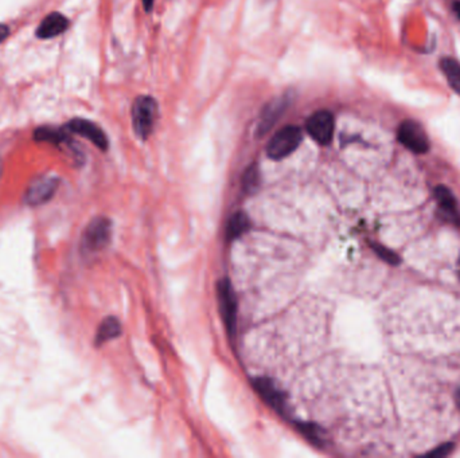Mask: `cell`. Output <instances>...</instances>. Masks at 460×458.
<instances>
[{"instance_id": "obj_15", "label": "cell", "mask_w": 460, "mask_h": 458, "mask_svg": "<svg viewBox=\"0 0 460 458\" xmlns=\"http://www.w3.org/2000/svg\"><path fill=\"white\" fill-rule=\"evenodd\" d=\"M440 67L447 78L449 87L460 96V63L452 58H443Z\"/></svg>"}, {"instance_id": "obj_1", "label": "cell", "mask_w": 460, "mask_h": 458, "mask_svg": "<svg viewBox=\"0 0 460 458\" xmlns=\"http://www.w3.org/2000/svg\"><path fill=\"white\" fill-rule=\"evenodd\" d=\"M112 236V223L108 218L99 217L89 223L81 238V253L84 256L96 254L108 246Z\"/></svg>"}, {"instance_id": "obj_6", "label": "cell", "mask_w": 460, "mask_h": 458, "mask_svg": "<svg viewBox=\"0 0 460 458\" xmlns=\"http://www.w3.org/2000/svg\"><path fill=\"white\" fill-rule=\"evenodd\" d=\"M400 143L414 153H425L429 149V141L422 125L407 120L400 125L397 132Z\"/></svg>"}, {"instance_id": "obj_5", "label": "cell", "mask_w": 460, "mask_h": 458, "mask_svg": "<svg viewBox=\"0 0 460 458\" xmlns=\"http://www.w3.org/2000/svg\"><path fill=\"white\" fill-rule=\"evenodd\" d=\"M334 116L327 111L314 113L306 124L309 135L321 146H327L331 143L334 136Z\"/></svg>"}, {"instance_id": "obj_11", "label": "cell", "mask_w": 460, "mask_h": 458, "mask_svg": "<svg viewBox=\"0 0 460 458\" xmlns=\"http://www.w3.org/2000/svg\"><path fill=\"white\" fill-rule=\"evenodd\" d=\"M288 101H289V99L286 97V96H283L280 99L271 101L264 108V111L262 113V119H260V124H259V133L260 135L267 133L277 123V120L280 119V116L286 111Z\"/></svg>"}, {"instance_id": "obj_22", "label": "cell", "mask_w": 460, "mask_h": 458, "mask_svg": "<svg viewBox=\"0 0 460 458\" xmlns=\"http://www.w3.org/2000/svg\"><path fill=\"white\" fill-rule=\"evenodd\" d=\"M141 1H143L144 9H146L147 11H151V9H152V6H154V1H155V0H141Z\"/></svg>"}, {"instance_id": "obj_26", "label": "cell", "mask_w": 460, "mask_h": 458, "mask_svg": "<svg viewBox=\"0 0 460 458\" xmlns=\"http://www.w3.org/2000/svg\"><path fill=\"white\" fill-rule=\"evenodd\" d=\"M459 276H460V258H459Z\"/></svg>"}, {"instance_id": "obj_12", "label": "cell", "mask_w": 460, "mask_h": 458, "mask_svg": "<svg viewBox=\"0 0 460 458\" xmlns=\"http://www.w3.org/2000/svg\"><path fill=\"white\" fill-rule=\"evenodd\" d=\"M435 197L443 218L449 222L459 224L460 217L459 212H458V205H456V199L452 195V192L448 190L447 187L439 186L436 187Z\"/></svg>"}, {"instance_id": "obj_10", "label": "cell", "mask_w": 460, "mask_h": 458, "mask_svg": "<svg viewBox=\"0 0 460 458\" xmlns=\"http://www.w3.org/2000/svg\"><path fill=\"white\" fill-rule=\"evenodd\" d=\"M253 386L262 399L267 403H269L272 408L279 410V411H282L286 408L284 393L280 391L272 381H269L267 378H257L253 381Z\"/></svg>"}, {"instance_id": "obj_25", "label": "cell", "mask_w": 460, "mask_h": 458, "mask_svg": "<svg viewBox=\"0 0 460 458\" xmlns=\"http://www.w3.org/2000/svg\"><path fill=\"white\" fill-rule=\"evenodd\" d=\"M1 171H3V164H1V159H0V176H1Z\"/></svg>"}, {"instance_id": "obj_23", "label": "cell", "mask_w": 460, "mask_h": 458, "mask_svg": "<svg viewBox=\"0 0 460 458\" xmlns=\"http://www.w3.org/2000/svg\"><path fill=\"white\" fill-rule=\"evenodd\" d=\"M456 403H458V408L460 409V386L456 390Z\"/></svg>"}, {"instance_id": "obj_7", "label": "cell", "mask_w": 460, "mask_h": 458, "mask_svg": "<svg viewBox=\"0 0 460 458\" xmlns=\"http://www.w3.org/2000/svg\"><path fill=\"white\" fill-rule=\"evenodd\" d=\"M218 302L225 325L229 334H233L236 329L237 300L232 284L226 278L218 283Z\"/></svg>"}, {"instance_id": "obj_18", "label": "cell", "mask_w": 460, "mask_h": 458, "mask_svg": "<svg viewBox=\"0 0 460 458\" xmlns=\"http://www.w3.org/2000/svg\"><path fill=\"white\" fill-rule=\"evenodd\" d=\"M372 248H373L374 251H375V254H377L381 260L385 261V262L390 263V265H398V263H400V257H398L396 253H393L392 250L386 249L385 246H383V245H378V244H375V245L373 244V245H372Z\"/></svg>"}, {"instance_id": "obj_13", "label": "cell", "mask_w": 460, "mask_h": 458, "mask_svg": "<svg viewBox=\"0 0 460 458\" xmlns=\"http://www.w3.org/2000/svg\"><path fill=\"white\" fill-rule=\"evenodd\" d=\"M34 138L41 143H49L54 146H63L70 143L69 131L65 128H54V126H41L34 133Z\"/></svg>"}, {"instance_id": "obj_17", "label": "cell", "mask_w": 460, "mask_h": 458, "mask_svg": "<svg viewBox=\"0 0 460 458\" xmlns=\"http://www.w3.org/2000/svg\"><path fill=\"white\" fill-rule=\"evenodd\" d=\"M260 183V174L257 165H250L242 178V187L247 192H253Z\"/></svg>"}, {"instance_id": "obj_19", "label": "cell", "mask_w": 460, "mask_h": 458, "mask_svg": "<svg viewBox=\"0 0 460 458\" xmlns=\"http://www.w3.org/2000/svg\"><path fill=\"white\" fill-rule=\"evenodd\" d=\"M300 432L304 434L307 438H310L314 444H321V435L318 433V427L314 425H307V423H301L299 425Z\"/></svg>"}, {"instance_id": "obj_24", "label": "cell", "mask_w": 460, "mask_h": 458, "mask_svg": "<svg viewBox=\"0 0 460 458\" xmlns=\"http://www.w3.org/2000/svg\"><path fill=\"white\" fill-rule=\"evenodd\" d=\"M454 9H455V13H458V16L460 18V1H458V3L455 4V7H454Z\"/></svg>"}, {"instance_id": "obj_14", "label": "cell", "mask_w": 460, "mask_h": 458, "mask_svg": "<svg viewBox=\"0 0 460 458\" xmlns=\"http://www.w3.org/2000/svg\"><path fill=\"white\" fill-rule=\"evenodd\" d=\"M122 324L116 317H107L104 322L100 324L97 334L95 339L96 346H102L104 343L112 340L114 337H119L122 334Z\"/></svg>"}, {"instance_id": "obj_21", "label": "cell", "mask_w": 460, "mask_h": 458, "mask_svg": "<svg viewBox=\"0 0 460 458\" xmlns=\"http://www.w3.org/2000/svg\"><path fill=\"white\" fill-rule=\"evenodd\" d=\"M9 36H10V28H9V26L0 23V43H3V42L9 38Z\"/></svg>"}, {"instance_id": "obj_20", "label": "cell", "mask_w": 460, "mask_h": 458, "mask_svg": "<svg viewBox=\"0 0 460 458\" xmlns=\"http://www.w3.org/2000/svg\"><path fill=\"white\" fill-rule=\"evenodd\" d=\"M452 447H454V445H452V444H446V445L439 446V447H436L435 450L429 452V453L427 454V457H444V456H447V454H449V453H451Z\"/></svg>"}, {"instance_id": "obj_4", "label": "cell", "mask_w": 460, "mask_h": 458, "mask_svg": "<svg viewBox=\"0 0 460 458\" xmlns=\"http://www.w3.org/2000/svg\"><path fill=\"white\" fill-rule=\"evenodd\" d=\"M301 138L303 135L300 128L295 125H288L271 138L267 147V153L271 159L280 160L283 158L289 156L292 152L298 149L301 143Z\"/></svg>"}, {"instance_id": "obj_8", "label": "cell", "mask_w": 460, "mask_h": 458, "mask_svg": "<svg viewBox=\"0 0 460 458\" xmlns=\"http://www.w3.org/2000/svg\"><path fill=\"white\" fill-rule=\"evenodd\" d=\"M66 129L70 133L78 136L85 137L90 143H93L101 151L108 149V137L102 132L99 125L85 120V119H73L66 124Z\"/></svg>"}, {"instance_id": "obj_16", "label": "cell", "mask_w": 460, "mask_h": 458, "mask_svg": "<svg viewBox=\"0 0 460 458\" xmlns=\"http://www.w3.org/2000/svg\"><path fill=\"white\" fill-rule=\"evenodd\" d=\"M249 229H250V221H249L248 215L244 212H236L229 221L228 236L230 239H236L238 236H242L244 233H247Z\"/></svg>"}, {"instance_id": "obj_2", "label": "cell", "mask_w": 460, "mask_h": 458, "mask_svg": "<svg viewBox=\"0 0 460 458\" xmlns=\"http://www.w3.org/2000/svg\"><path fill=\"white\" fill-rule=\"evenodd\" d=\"M156 119H158L156 101L149 96L137 97L132 105V125L137 136L147 138L154 131Z\"/></svg>"}, {"instance_id": "obj_9", "label": "cell", "mask_w": 460, "mask_h": 458, "mask_svg": "<svg viewBox=\"0 0 460 458\" xmlns=\"http://www.w3.org/2000/svg\"><path fill=\"white\" fill-rule=\"evenodd\" d=\"M69 28V19L60 13H51L39 23L36 36L39 39H51L63 34Z\"/></svg>"}, {"instance_id": "obj_3", "label": "cell", "mask_w": 460, "mask_h": 458, "mask_svg": "<svg viewBox=\"0 0 460 458\" xmlns=\"http://www.w3.org/2000/svg\"><path fill=\"white\" fill-rule=\"evenodd\" d=\"M61 180L55 175H42L36 178L26 188L23 202L27 206L38 207L46 205L57 194Z\"/></svg>"}]
</instances>
